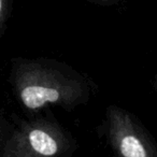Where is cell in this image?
Listing matches in <instances>:
<instances>
[{"mask_svg":"<svg viewBox=\"0 0 157 157\" xmlns=\"http://www.w3.org/2000/svg\"><path fill=\"white\" fill-rule=\"evenodd\" d=\"M12 9V0H0V33L2 30Z\"/></svg>","mask_w":157,"mask_h":157,"instance_id":"obj_4","label":"cell"},{"mask_svg":"<svg viewBox=\"0 0 157 157\" xmlns=\"http://www.w3.org/2000/svg\"><path fill=\"white\" fill-rule=\"evenodd\" d=\"M14 86L22 105L30 111L48 105L72 107L86 98V87L78 76L39 61L20 63Z\"/></svg>","mask_w":157,"mask_h":157,"instance_id":"obj_1","label":"cell"},{"mask_svg":"<svg viewBox=\"0 0 157 157\" xmlns=\"http://www.w3.org/2000/svg\"><path fill=\"white\" fill-rule=\"evenodd\" d=\"M107 118L110 143L121 157H157V145L131 114L110 105Z\"/></svg>","mask_w":157,"mask_h":157,"instance_id":"obj_3","label":"cell"},{"mask_svg":"<svg viewBox=\"0 0 157 157\" xmlns=\"http://www.w3.org/2000/svg\"><path fill=\"white\" fill-rule=\"evenodd\" d=\"M69 141L57 125L46 121L25 123L14 132L5 157H63Z\"/></svg>","mask_w":157,"mask_h":157,"instance_id":"obj_2","label":"cell"},{"mask_svg":"<svg viewBox=\"0 0 157 157\" xmlns=\"http://www.w3.org/2000/svg\"><path fill=\"white\" fill-rule=\"evenodd\" d=\"M90 2L93 3H97V5H101V6H113L116 3L121 2L123 0H87Z\"/></svg>","mask_w":157,"mask_h":157,"instance_id":"obj_5","label":"cell"},{"mask_svg":"<svg viewBox=\"0 0 157 157\" xmlns=\"http://www.w3.org/2000/svg\"><path fill=\"white\" fill-rule=\"evenodd\" d=\"M0 135H1V129H0Z\"/></svg>","mask_w":157,"mask_h":157,"instance_id":"obj_6","label":"cell"}]
</instances>
